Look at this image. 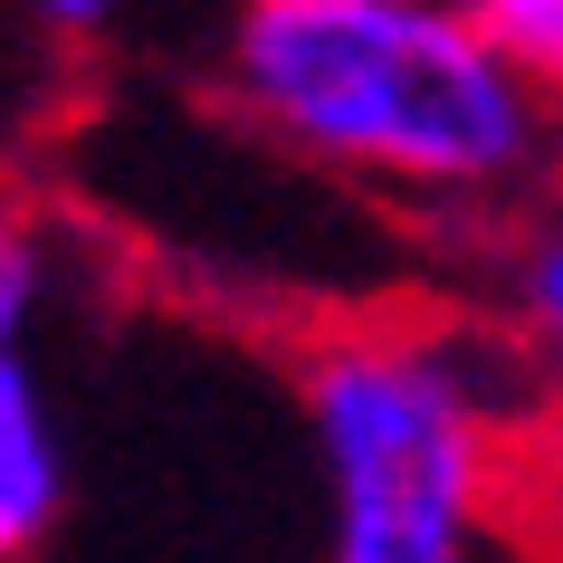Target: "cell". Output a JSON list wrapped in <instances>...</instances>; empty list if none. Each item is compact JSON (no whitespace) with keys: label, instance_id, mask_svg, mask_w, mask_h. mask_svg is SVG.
I'll return each mask as SVG.
<instances>
[{"label":"cell","instance_id":"6da1fadb","mask_svg":"<svg viewBox=\"0 0 563 563\" xmlns=\"http://www.w3.org/2000/svg\"><path fill=\"white\" fill-rule=\"evenodd\" d=\"M210 67L249 134L420 220L497 230L563 181L554 96L468 0H230Z\"/></svg>","mask_w":563,"mask_h":563},{"label":"cell","instance_id":"7a4b0ae2","mask_svg":"<svg viewBox=\"0 0 563 563\" xmlns=\"http://www.w3.org/2000/svg\"><path fill=\"white\" fill-rule=\"evenodd\" d=\"M526 363L487 316H344L306 334L297 411L325 563H477L506 516Z\"/></svg>","mask_w":563,"mask_h":563},{"label":"cell","instance_id":"3957f363","mask_svg":"<svg viewBox=\"0 0 563 563\" xmlns=\"http://www.w3.org/2000/svg\"><path fill=\"white\" fill-rule=\"evenodd\" d=\"M487 325L516 344L526 383L563 401V181L487 230Z\"/></svg>","mask_w":563,"mask_h":563},{"label":"cell","instance_id":"277c9868","mask_svg":"<svg viewBox=\"0 0 563 563\" xmlns=\"http://www.w3.org/2000/svg\"><path fill=\"white\" fill-rule=\"evenodd\" d=\"M67 506V440L48 420L30 354L0 363V563H20Z\"/></svg>","mask_w":563,"mask_h":563},{"label":"cell","instance_id":"5b68a950","mask_svg":"<svg viewBox=\"0 0 563 563\" xmlns=\"http://www.w3.org/2000/svg\"><path fill=\"white\" fill-rule=\"evenodd\" d=\"M58 287V249H48V220H38L10 181H0V363L30 354V325Z\"/></svg>","mask_w":563,"mask_h":563},{"label":"cell","instance_id":"8992f818","mask_svg":"<svg viewBox=\"0 0 563 563\" xmlns=\"http://www.w3.org/2000/svg\"><path fill=\"white\" fill-rule=\"evenodd\" d=\"M468 20L497 38L516 67H534V77L563 67V0H468Z\"/></svg>","mask_w":563,"mask_h":563},{"label":"cell","instance_id":"52a82bcc","mask_svg":"<svg viewBox=\"0 0 563 563\" xmlns=\"http://www.w3.org/2000/svg\"><path fill=\"white\" fill-rule=\"evenodd\" d=\"M20 20H38L48 38H106L124 20V0H20Z\"/></svg>","mask_w":563,"mask_h":563},{"label":"cell","instance_id":"ba28073f","mask_svg":"<svg viewBox=\"0 0 563 563\" xmlns=\"http://www.w3.org/2000/svg\"><path fill=\"white\" fill-rule=\"evenodd\" d=\"M544 96H554V124H563V67H554V77H544Z\"/></svg>","mask_w":563,"mask_h":563},{"label":"cell","instance_id":"9c48e42d","mask_svg":"<svg viewBox=\"0 0 563 563\" xmlns=\"http://www.w3.org/2000/svg\"><path fill=\"white\" fill-rule=\"evenodd\" d=\"M477 563H506V554H477Z\"/></svg>","mask_w":563,"mask_h":563}]
</instances>
